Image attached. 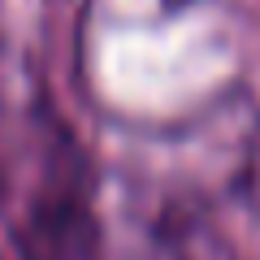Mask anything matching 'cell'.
<instances>
[{
    "label": "cell",
    "mask_w": 260,
    "mask_h": 260,
    "mask_svg": "<svg viewBox=\"0 0 260 260\" xmlns=\"http://www.w3.org/2000/svg\"><path fill=\"white\" fill-rule=\"evenodd\" d=\"M22 260H104V221L70 143H56L13 221Z\"/></svg>",
    "instance_id": "1"
},
{
    "label": "cell",
    "mask_w": 260,
    "mask_h": 260,
    "mask_svg": "<svg viewBox=\"0 0 260 260\" xmlns=\"http://www.w3.org/2000/svg\"><path fill=\"white\" fill-rule=\"evenodd\" d=\"M256 260H260V256H256Z\"/></svg>",
    "instance_id": "2"
}]
</instances>
